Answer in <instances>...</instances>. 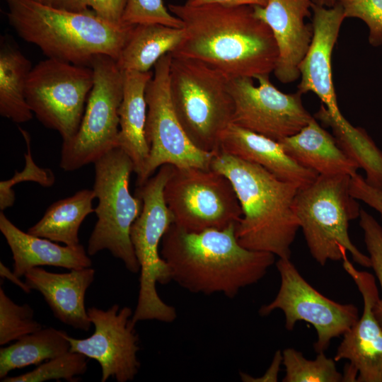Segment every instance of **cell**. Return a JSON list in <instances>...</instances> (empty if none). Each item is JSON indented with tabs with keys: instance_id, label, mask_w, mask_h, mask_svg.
<instances>
[{
	"instance_id": "21",
	"label": "cell",
	"mask_w": 382,
	"mask_h": 382,
	"mask_svg": "<svg viewBox=\"0 0 382 382\" xmlns=\"http://www.w3.org/2000/svg\"><path fill=\"white\" fill-rule=\"evenodd\" d=\"M0 231L13 255V271L19 277L40 266L60 267L71 270L92 265L89 255L82 245L61 246L49 239L25 233L2 212Z\"/></svg>"
},
{
	"instance_id": "34",
	"label": "cell",
	"mask_w": 382,
	"mask_h": 382,
	"mask_svg": "<svg viewBox=\"0 0 382 382\" xmlns=\"http://www.w3.org/2000/svg\"><path fill=\"white\" fill-rule=\"evenodd\" d=\"M359 218V225L364 231L365 245L369 254L371 267L378 279L382 293V227L364 209H361ZM374 313L382 327V296L374 306Z\"/></svg>"
},
{
	"instance_id": "38",
	"label": "cell",
	"mask_w": 382,
	"mask_h": 382,
	"mask_svg": "<svg viewBox=\"0 0 382 382\" xmlns=\"http://www.w3.org/2000/svg\"><path fill=\"white\" fill-rule=\"evenodd\" d=\"M282 364V352L276 351L270 367L265 373L260 377L254 378L250 375L241 372L240 377L245 382H277L280 366Z\"/></svg>"
},
{
	"instance_id": "18",
	"label": "cell",
	"mask_w": 382,
	"mask_h": 382,
	"mask_svg": "<svg viewBox=\"0 0 382 382\" xmlns=\"http://www.w3.org/2000/svg\"><path fill=\"white\" fill-rule=\"evenodd\" d=\"M313 35L308 50L302 60L299 71L301 81L298 92L315 93L326 108L329 115L339 121L341 113L334 88L331 57L342 22L346 18L342 6L330 8L313 4Z\"/></svg>"
},
{
	"instance_id": "10",
	"label": "cell",
	"mask_w": 382,
	"mask_h": 382,
	"mask_svg": "<svg viewBox=\"0 0 382 382\" xmlns=\"http://www.w3.org/2000/svg\"><path fill=\"white\" fill-rule=\"evenodd\" d=\"M164 198L173 224L190 232L224 229L243 215L231 181L212 168L173 166Z\"/></svg>"
},
{
	"instance_id": "15",
	"label": "cell",
	"mask_w": 382,
	"mask_h": 382,
	"mask_svg": "<svg viewBox=\"0 0 382 382\" xmlns=\"http://www.w3.org/2000/svg\"><path fill=\"white\" fill-rule=\"evenodd\" d=\"M87 311L94 332L84 339L66 333L70 351L96 360L102 370L101 382L110 377L117 382L133 381L140 368L139 335L132 320L134 311L128 306L120 308L118 304L107 310L93 306Z\"/></svg>"
},
{
	"instance_id": "42",
	"label": "cell",
	"mask_w": 382,
	"mask_h": 382,
	"mask_svg": "<svg viewBox=\"0 0 382 382\" xmlns=\"http://www.w3.org/2000/svg\"><path fill=\"white\" fill-rule=\"evenodd\" d=\"M34 1H40V0H34Z\"/></svg>"
},
{
	"instance_id": "3",
	"label": "cell",
	"mask_w": 382,
	"mask_h": 382,
	"mask_svg": "<svg viewBox=\"0 0 382 382\" xmlns=\"http://www.w3.org/2000/svg\"><path fill=\"white\" fill-rule=\"evenodd\" d=\"M211 168L228 178L238 197L243 212L235 226L239 243L290 258L300 228L294 207L299 188L257 164L221 151L214 154Z\"/></svg>"
},
{
	"instance_id": "7",
	"label": "cell",
	"mask_w": 382,
	"mask_h": 382,
	"mask_svg": "<svg viewBox=\"0 0 382 382\" xmlns=\"http://www.w3.org/2000/svg\"><path fill=\"white\" fill-rule=\"evenodd\" d=\"M173 169L170 164L163 165L136 190L143 207L130 231L140 267L137 303L132 318L134 324L147 320L172 323L177 318L175 308L165 303L156 290L157 284L173 281L170 268L160 253L161 240L174 223L164 198L165 185Z\"/></svg>"
},
{
	"instance_id": "26",
	"label": "cell",
	"mask_w": 382,
	"mask_h": 382,
	"mask_svg": "<svg viewBox=\"0 0 382 382\" xmlns=\"http://www.w3.org/2000/svg\"><path fill=\"white\" fill-rule=\"evenodd\" d=\"M30 60L14 45L1 37L0 47V115L16 123L33 118L25 98Z\"/></svg>"
},
{
	"instance_id": "2",
	"label": "cell",
	"mask_w": 382,
	"mask_h": 382,
	"mask_svg": "<svg viewBox=\"0 0 382 382\" xmlns=\"http://www.w3.org/2000/svg\"><path fill=\"white\" fill-rule=\"evenodd\" d=\"M235 226L190 232L173 224L160 246L172 280L192 293L221 294L232 299L262 279L274 263L275 255L242 246Z\"/></svg>"
},
{
	"instance_id": "28",
	"label": "cell",
	"mask_w": 382,
	"mask_h": 382,
	"mask_svg": "<svg viewBox=\"0 0 382 382\" xmlns=\"http://www.w3.org/2000/svg\"><path fill=\"white\" fill-rule=\"evenodd\" d=\"M66 332L54 328H42L0 349V378L14 369L40 365L44 361L70 350Z\"/></svg>"
},
{
	"instance_id": "6",
	"label": "cell",
	"mask_w": 382,
	"mask_h": 382,
	"mask_svg": "<svg viewBox=\"0 0 382 382\" xmlns=\"http://www.w3.org/2000/svg\"><path fill=\"white\" fill-rule=\"evenodd\" d=\"M349 180L347 175H318L295 197L300 228L311 256L322 266L342 260L349 252L355 262L371 267L369 257L358 250L348 233L349 222L359 218L361 210L350 194Z\"/></svg>"
},
{
	"instance_id": "5",
	"label": "cell",
	"mask_w": 382,
	"mask_h": 382,
	"mask_svg": "<svg viewBox=\"0 0 382 382\" xmlns=\"http://www.w3.org/2000/svg\"><path fill=\"white\" fill-rule=\"evenodd\" d=\"M230 79L203 62L172 56L171 103L187 136L201 151L218 153L222 133L233 122Z\"/></svg>"
},
{
	"instance_id": "35",
	"label": "cell",
	"mask_w": 382,
	"mask_h": 382,
	"mask_svg": "<svg viewBox=\"0 0 382 382\" xmlns=\"http://www.w3.org/2000/svg\"><path fill=\"white\" fill-rule=\"evenodd\" d=\"M346 18H357L369 28V42L374 47L382 45V0H336Z\"/></svg>"
},
{
	"instance_id": "19",
	"label": "cell",
	"mask_w": 382,
	"mask_h": 382,
	"mask_svg": "<svg viewBox=\"0 0 382 382\" xmlns=\"http://www.w3.org/2000/svg\"><path fill=\"white\" fill-rule=\"evenodd\" d=\"M91 267L54 273L37 267L24 275L31 289L39 291L54 316L74 329L88 331L92 324L85 307L86 292L95 278Z\"/></svg>"
},
{
	"instance_id": "32",
	"label": "cell",
	"mask_w": 382,
	"mask_h": 382,
	"mask_svg": "<svg viewBox=\"0 0 382 382\" xmlns=\"http://www.w3.org/2000/svg\"><path fill=\"white\" fill-rule=\"evenodd\" d=\"M26 144V154L25 153V166L21 172L16 171L13 176L0 183V209L4 211L12 207L15 202V192L13 187L25 181H31L38 183L45 187H51L55 182V176L50 168H41L34 161L29 134L21 127H18Z\"/></svg>"
},
{
	"instance_id": "16",
	"label": "cell",
	"mask_w": 382,
	"mask_h": 382,
	"mask_svg": "<svg viewBox=\"0 0 382 382\" xmlns=\"http://www.w3.org/2000/svg\"><path fill=\"white\" fill-rule=\"evenodd\" d=\"M342 266L357 286L364 308L361 317L343 335L334 359L349 361L344 381L382 382V327L374 313L379 299L374 277L356 269L347 255Z\"/></svg>"
},
{
	"instance_id": "31",
	"label": "cell",
	"mask_w": 382,
	"mask_h": 382,
	"mask_svg": "<svg viewBox=\"0 0 382 382\" xmlns=\"http://www.w3.org/2000/svg\"><path fill=\"white\" fill-rule=\"evenodd\" d=\"M33 317L34 310L30 305L16 303L0 287V345L16 341L43 328Z\"/></svg>"
},
{
	"instance_id": "4",
	"label": "cell",
	"mask_w": 382,
	"mask_h": 382,
	"mask_svg": "<svg viewBox=\"0 0 382 382\" xmlns=\"http://www.w3.org/2000/svg\"><path fill=\"white\" fill-rule=\"evenodd\" d=\"M10 25L47 58L91 67L106 54L115 61L134 25H115L93 11L73 12L34 0H6Z\"/></svg>"
},
{
	"instance_id": "39",
	"label": "cell",
	"mask_w": 382,
	"mask_h": 382,
	"mask_svg": "<svg viewBox=\"0 0 382 382\" xmlns=\"http://www.w3.org/2000/svg\"><path fill=\"white\" fill-rule=\"evenodd\" d=\"M270 0H187L190 6H200L207 4H219L228 6H265Z\"/></svg>"
},
{
	"instance_id": "30",
	"label": "cell",
	"mask_w": 382,
	"mask_h": 382,
	"mask_svg": "<svg viewBox=\"0 0 382 382\" xmlns=\"http://www.w3.org/2000/svg\"><path fill=\"white\" fill-rule=\"evenodd\" d=\"M87 357L79 352L69 351L42 362L31 371L16 376H6L3 382H43L64 379L77 381L88 369Z\"/></svg>"
},
{
	"instance_id": "41",
	"label": "cell",
	"mask_w": 382,
	"mask_h": 382,
	"mask_svg": "<svg viewBox=\"0 0 382 382\" xmlns=\"http://www.w3.org/2000/svg\"><path fill=\"white\" fill-rule=\"evenodd\" d=\"M312 1L314 4L327 8L332 7L336 4V0H312Z\"/></svg>"
},
{
	"instance_id": "24",
	"label": "cell",
	"mask_w": 382,
	"mask_h": 382,
	"mask_svg": "<svg viewBox=\"0 0 382 382\" xmlns=\"http://www.w3.org/2000/svg\"><path fill=\"white\" fill-rule=\"evenodd\" d=\"M184 36L183 28L161 24H138L122 48L116 64L122 72L150 71L163 55L171 53Z\"/></svg>"
},
{
	"instance_id": "25",
	"label": "cell",
	"mask_w": 382,
	"mask_h": 382,
	"mask_svg": "<svg viewBox=\"0 0 382 382\" xmlns=\"http://www.w3.org/2000/svg\"><path fill=\"white\" fill-rule=\"evenodd\" d=\"M93 190L83 189L74 195L52 204L43 216L30 227L28 233L68 246L79 245V230L90 214L95 212Z\"/></svg>"
},
{
	"instance_id": "13",
	"label": "cell",
	"mask_w": 382,
	"mask_h": 382,
	"mask_svg": "<svg viewBox=\"0 0 382 382\" xmlns=\"http://www.w3.org/2000/svg\"><path fill=\"white\" fill-rule=\"evenodd\" d=\"M280 286L274 299L259 310L262 316L281 310L285 316V328L292 330L298 321L311 324L317 340L313 345L317 353L324 352L335 337L343 335L359 318L354 304L335 302L313 288L299 273L290 258H279L276 262Z\"/></svg>"
},
{
	"instance_id": "17",
	"label": "cell",
	"mask_w": 382,
	"mask_h": 382,
	"mask_svg": "<svg viewBox=\"0 0 382 382\" xmlns=\"http://www.w3.org/2000/svg\"><path fill=\"white\" fill-rule=\"evenodd\" d=\"M312 0H270L265 6H253L255 15L268 25L274 35L278 57L274 69L283 83L296 81L299 66L313 35L312 23L304 19L311 16Z\"/></svg>"
},
{
	"instance_id": "12",
	"label": "cell",
	"mask_w": 382,
	"mask_h": 382,
	"mask_svg": "<svg viewBox=\"0 0 382 382\" xmlns=\"http://www.w3.org/2000/svg\"><path fill=\"white\" fill-rule=\"evenodd\" d=\"M171 59V54L168 53L156 62L146 88L145 133L149 155L141 175L137 178V187L163 165L210 168L214 156L199 150L191 142L175 113L170 95Z\"/></svg>"
},
{
	"instance_id": "20",
	"label": "cell",
	"mask_w": 382,
	"mask_h": 382,
	"mask_svg": "<svg viewBox=\"0 0 382 382\" xmlns=\"http://www.w3.org/2000/svg\"><path fill=\"white\" fill-rule=\"evenodd\" d=\"M220 151L257 164L278 178L299 189L313 183L318 174L299 164L279 141L231 123L222 133Z\"/></svg>"
},
{
	"instance_id": "37",
	"label": "cell",
	"mask_w": 382,
	"mask_h": 382,
	"mask_svg": "<svg viewBox=\"0 0 382 382\" xmlns=\"http://www.w3.org/2000/svg\"><path fill=\"white\" fill-rule=\"evenodd\" d=\"M349 192L354 199L362 201L382 216V189L370 185L357 173L350 177Z\"/></svg>"
},
{
	"instance_id": "29",
	"label": "cell",
	"mask_w": 382,
	"mask_h": 382,
	"mask_svg": "<svg viewBox=\"0 0 382 382\" xmlns=\"http://www.w3.org/2000/svg\"><path fill=\"white\" fill-rule=\"evenodd\" d=\"M282 364L285 368L283 382H340L344 376L339 372L334 359L318 352L316 358L309 360L294 349L282 351Z\"/></svg>"
},
{
	"instance_id": "23",
	"label": "cell",
	"mask_w": 382,
	"mask_h": 382,
	"mask_svg": "<svg viewBox=\"0 0 382 382\" xmlns=\"http://www.w3.org/2000/svg\"><path fill=\"white\" fill-rule=\"evenodd\" d=\"M153 74L151 71L123 72V97L119 109L118 148L132 160L137 178L141 175L149 155L145 133L147 117L145 92Z\"/></svg>"
},
{
	"instance_id": "40",
	"label": "cell",
	"mask_w": 382,
	"mask_h": 382,
	"mask_svg": "<svg viewBox=\"0 0 382 382\" xmlns=\"http://www.w3.org/2000/svg\"><path fill=\"white\" fill-rule=\"evenodd\" d=\"M0 275L1 278L10 280L27 294H29L32 290L25 282L21 281L20 277L13 271L8 269L2 262H0Z\"/></svg>"
},
{
	"instance_id": "8",
	"label": "cell",
	"mask_w": 382,
	"mask_h": 382,
	"mask_svg": "<svg viewBox=\"0 0 382 382\" xmlns=\"http://www.w3.org/2000/svg\"><path fill=\"white\" fill-rule=\"evenodd\" d=\"M93 190L98 204L97 221L88 241L87 253L94 255L108 250L121 260L132 273L140 267L130 237L132 226L140 214L143 201L129 190V179L134 166L130 158L115 148L94 163Z\"/></svg>"
},
{
	"instance_id": "33",
	"label": "cell",
	"mask_w": 382,
	"mask_h": 382,
	"mask_svg": "<svg viewBox=\"0 0 382 382\" xmlns=\"http://www.w3.org/2000/svg\"><path fill=\"white\" fill-rule=\"evenodd\" d=\"M121 23L129 26L149 23L178 28L183 26L180 18L168 11L163 0H127Z\"/></svg>"
},
{
	"instance_id": "36",
	"label": "cell",
	"mask_w": 382,
	"mask_h": 382,
	"mask_svg": "<svg viewBox=\"0 0 382 382\" xmlns=\"http://www.w3.org/2000/svg\"><path fill=\"white\" fill-rule=\"evenodd\" d=\"M39 2L73 12L93 11L111 23L122 25L121 19L127 0H40Z\"/></svg>"
},
{
	"instance_id": "11",
	"label": "cell",
	"mask_w": 382,
	"mask_h": 382,
	"mask_svg": "<svg viewBox=\"0 0 382 382\" xmlns=\"http://www.w3.org/2000/svg\"><path fill=\"white\" fill-rule=\"evenodd\" d=\"M93 84L91 67L47 58L32 68L25 98L37 120L64 141L79 129Z\"/></svg>"
},
{
	"instance_id": "1",
	"label": "cell",
	"mask_w": 382,
	"mask_h": 382,
	"mask_svg": "<svg viewBox=\"0 0 382 382\" xmlns=\"http://www.w3.org/2000/svg\"><path fill=\"white\" fill-rule=\"evenodd\" d=\"M170 11L183 23L184 36L170 53L197 59L229 79L274 71L278 49L267 24L258 18L253 6H228L170 4Z\"/></svg>"
},
{
	"instance_id": "22",
	"label": "cell",
	"mask_w": 382,
	"mask_h": 382,
	"mask_svg": "<svg viewBox=\"0 0 382 382\" xmlns=\"http://www.w3.org/2000/svg\"><path fill=\"white\" fill-rule=\"evenodd\" d=\"M279 141L299 164L318 175L352 177L359 168L339 146L335 137L323 129L314 117L299 132Z\"/></svg>"
},
{
	"instance_id": "14",
	"label": "cell",
	"mask_w": 382,
	"mask_h": 382,
	"mask_svg": "<svg viewBox=\"0 0 382 382\" xmlns=\"http://www.w3.org/2000/svg\"><path fill=\"white\" fill-rule=\"evenodd\" d=\"M231 79L234 103L232 123L276 141L299 132L313 117L304 108L299 92L285 93L270 81L269 75Z\"/></svg>"
},
{
	"instance_id": "27",
	"label": "cell",
	"mask_w": 382,
	"mask_h": 382,
	"mask_svg": "<svg viewBox=\"0 0 382 382\" xmlns=\"http://www.w3.org/2000/svg\"><path fill=\"white\" fill-rule=\"evenodd\" d=\"M314 117L332 129L339 146L365 171L366 183L382 189V151L367 132L363 128L353 126L345 117L335 121L324 105Z\"/></svg>"
},
{
	"instance_id": "9",
	"label": "cell",
	"mask_w": 382,
	"mask_h": 382,
	"mask_svg": "<svg viewBox=\"0 0 382 382\" xmlns=\"http://www.w3.org/2000/svg\"><path fill=\"white\" fill-rule=\"evenodd\" d=\"M91 67L93 84L80 126L71 139L62 142L59 166L65 171L94 163L118 147L123 72L115 59L106 54L96 56Z\"/></svg>"
}]
</instances>
